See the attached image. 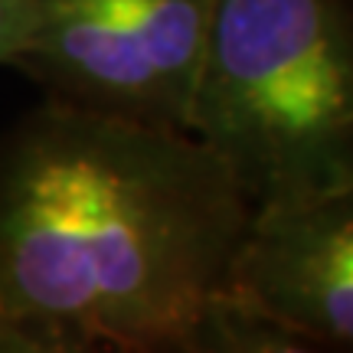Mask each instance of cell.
<instances>
[{"instance_id": "obj_1", "label": "cell", "mask_w": 353, "mask_h": 353, "mask_svg": "<svg viewBox=\"0 0 353 353\" xmlns=\"http://www.w3.org/2000/svg\"><path fill=\"white\" fill-rule=\"evenodd\" d=\"M252 213L187 131L46 99L0 138V317L30 353H272L236 294Z\"/></svg>"}, {"instance_id": "obj_2", "label": "cell", "mask_w": 353, "mask_h": 353, "mask_svg": "<svg viewBox=\"0 0 353 353\" xmlns=\"http://www.w3.org/2000/svg\"><path fill=\"white\" fill-rule=\"evenodd\" d=\"M187 134L252 210L353 183V0H216Z\"/></svg>"}, {"instance_id": "obj_3", "label": "cell", "mask_w": 353, "mask_h": 353, "mask_svg": "<svg viewBox=\"0 0 353 353\" xmlns=\"http://www.w3.org/2000/svg\"><path fill=\"white\" fill-rule=\"evenodd\" d=\"M216 0H23L10 69L50 101L187 131Z\"/></svg>"}, {"instance_id": "obj_4", "label": "cell", "mask_w": 353, "mask_h": 353, "mask_svg": "<svg viewBox=\"0 0 353 353\" xmlns=\"http://www.w3.org/2000/svg\"><path fill=\"white\" fill-rule=\"evenodd\" d=\"M236 294L275 350H353V183L255 210Z\"/></svg>"}, {"instance_id": "obj_5", "label": "cell", "mask_w": 353, "mask_h": 353, "mask_svg": "<svg viewBox=\"0 0 353 353\" xmlns=\"http://www.w3.org/2000/svg\"><path fill=\"white\" fill-rule=\"evenodd\" d=\"M20 13L23 0H0V65L10 63V52L20 37Z\"/></svg>"}, {"instance_id": "obj_6", "label": "cell", "mask_w": 353, "mask_h": 353, "mask_svg": "<svg viewBox=\"0 0 353 353\" xmlns=\"http://www.w3.org/2000/svg\"><path fill=\"white\" fill-rule=\"evenodd\" d=\"M0 353H30L26 341L3 321V317H0Z\"/></svg>"}]
</instances>
